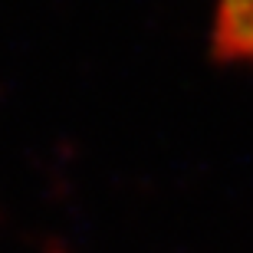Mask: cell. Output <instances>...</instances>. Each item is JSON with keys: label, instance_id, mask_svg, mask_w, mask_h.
<instances>
[{"label": "cell", "instance_id": "1", "mask_svg": "<svg viewBox=\"0 0 253 253\" xmlns=\"http://www.w3.org/2000/svg\"><path fill=\"white\" fill-rule=\"evenodd\" d=\"M217 46L230 59H253V0H220Z\"/></svg>", "mask_w": 253, "mask_h": 253}]
</instances>
